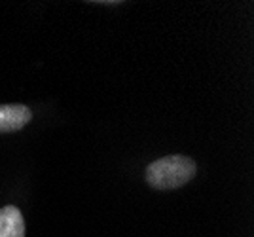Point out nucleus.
<instances>
[{
    "mask_svg": "<svg viewBox=\"0 0 254 237\" xmlns=\"http://www.w3.org/2000/svg\"><path fill=\"white\" fill-rule=\"evenodd\" d=\"M197 173V163L188 156H165L146 167V182L156 190H175L188 184Z\"/></svg>",
    "mask_w": 254,
    "mask_h": 237,
    "instance_id": "nucleus-1",
    "label": "nucleus"
},
{
    "mask_svg": "<svg viewBox=\"0 0 254 237\" xmlns=\"http://www.w3.org/2000/svg\"><path fill=\"white\" fill-rule=\"evenodd\" d=\"M0 237H25V220L15 205L0 209Z\"/></svg>",
    "mask_w": 254,
    "mask_h": 237,
    "instance_id": "nucleus-3",
    "label": "nucleus"
},
{
    "mask_svg": "<svg viewBox=\"0 0 254 237\" xmlns=\"http://www.w3.org/2000/svg\"><path fill=\"white\" fill-rule=\"evenodd\" d=\"M32 112L25 105H0V133H13L31 123Z\"/></svg>",
    "mask_w": 254,
    "mask_h": 237,
    "instance_id": "nucleus-2",
    "label": "nucleus"
}]
</instances>
